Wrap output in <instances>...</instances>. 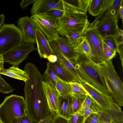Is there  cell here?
Segmentation results:
<instances>
[{
    "label": "cell",
    "instance_id": "1",
    "mask_svg": "<svg viewBox=\"0 0 123 123\" xmlns=\"http://www.w3.org/2000/svg\"><path fill=\"white\" fill-rule=\"evenodd\" d=\"M24 70L28 78L24 88L26 114L37 123L50 113L43 88V75L31 62L27 63Z\"/></svg>",
    "mask_w": 123,
    "mask_h": 123
},
{
    "label": "cell",
    "instance_id": "2",
    "mask_svg": "<svg viewBox=\"0 0 123 123\" xmlns=\"http://www.w3.org/2000/svg\"><path fill=\"white\" fill-rule=\"evenodd\" d=\"M64 13L56 22L58 34L62 37L75 32L82 34L90 23L85 14L69 3L62 0Z\"/></svg>",
    "mask_w": 123,
    "mask_h": 123
},
{
    "label": "cell",
    "instance_id": "3",
    "mask_svg": "<svg viewBox=\"0 0 123 123\" xmlns=\"http://www.w3.org/2000/svg\"><path fill=\"white\" fill-rule=\"evenodd\" d=\"M79 54L78 60L74 65L82 81L109 96L105 83L99 70V64L84 54Z\"/></svg>",
    "mask_w": 123,
    "mask_h": 123
},
{
    "label": "cell",
    "instance_id": "4",
    "mask_svg": "<svg viewBox=\"0 0 123 123\" xmlns=\"http://www.w3.org/2000/svg\"><path fill=\"white\" fill-rule=\"evenodd\" d=\"M99 70L107 87L109 96L120 106H123V84L111 60L99 64Z\"/></svg>",
    "mask_w": 123,
    "mask_h": 123
},
{
    "label": "cell",
    "instance_id": "5",
    "mask_svg": "<svg viewBox=\"0 0 123 123\" xmlns=\"http://www.w3.org/2000/svg\"><path fill=\"white\" fill-rule=\"evenodd\" d=\"M113 0H109L101 13L91 23L102 39L109 37H114L118 32V16L112 8Z\"/></svg>",
    "mask_w": 123,
    "mask_h": 123
},
{
    "label": "cell",
    "instance_id": "6",
    "mask_svg": "<svg viewBox=\"0 0 123 123\" xmlns=\"http://www.w3.org/2000/svg\"><path fill=\"white\" fill-rule=\"evenodd\" d=\"M26 114L23 96L11 95L6 97L0 104V123H18V119Z\"/></svg>",
    "mask_w": 123,
    "mask_h": 123
},
{
    "label": "cell",
    "instance_id": "7",
    "mask_svg": "<svg viewBox=\"0 0 123 123\" xmlns=\"http://www.w3.org/2000/svg\"><path fill=\"white\" fill-rule=\"evenodd\" d=\"M22 42L19 28L13 24H3L0 29V56Z\"/></svg>",
    "mask_w": 123,
    "mask_h": 123
},
{
    "label": "cell",
    "instance_id": "8",
    "mask_svg": "<svg viewBox=\"0 0 123 123\" xmlns=\"http://www.w3.org/2000/svg\"><path fill=\"white\" fill-rule=\"evenodd\" d=\"M82 35L86 39L90 47L91 60L98 64L105 62L102 38L95 28L90 23Z\"/></svg>",
    "mask_w": 123,
    "mask_h": 123
},
{
    "label": "cell",
    "instance_id": "9",
    "mask_svg": "<svg viewBox=\"0 0 123 123\" xmlns=\"http://www.w3.org/2000/svg\"><path fill=\"white\" fill-rule=\"evenodd\" d=\"M36 50L37 48L33 44L22 42L3 55L4 62L12 66L18 67L30 53Z\"/></svg>",
    "mask_w": 123,
    "mask_h": 123
},
{
    "label": "cell",
    "instance_id": "10",
    "mask_svg": "<svg viewBox=\"0 0 123 123\" xmlns=\"http://www.w3.org/2000/svg\"><path fill=\"white\" fill-rule=\"evenodd\" d=\"M54 55L70 77L72 82L81 84L83 81L74 65L64 55L55 40L49 42Z\"/></svg>",
    "mask_w": 123,
    "mask_h": 123
},
{
    "label": "cell",
    "instance_id": "11",
    "mask_svg": "<svg viewBox=\"0 0 123 123\" xmlns=\"http://www.w3.org/2000/svg\"><path fill=\"white\" fill-rule=\"evenodd\" d=\"M30 18L36 28L44 34L49 42L56 39L59 34L55 24L38 15H32Z\"/></svg>",
    "mask_w": 123,
    "mask_h": 123
},
{
    "label": "cell",
    "instance_id": "12",
    "mask_svg": "<svg viewBox=\"0 0 123 123\" xmlns=\"http://www.w3.org/2000/svg\"><path fill=\"white\" fill-rule=\"evenodd\" d=\"M95 103L101 109L109 112V103L112 99L110 96L83 81L81 84Z\"/></svg>",
    "mask_w": 123,
    "mask_h": 123
},
{
    "label": "cell",
    "instance_id": "13",
    "mask_svg": "<svg viewBox=\"0 0 123 123\" xmlns=\"http://www.w3.org/2000/svg\"><path fill=\"white\" fill-rule=\"evenodd\" d=\"M17 24L22 35V42L32 44L36 43L35 32L36 27L30 18L26 16L20 18Z\"/></svg>",
    "mask_w": 123,
    "mask_h": 123
},
{
    "label": "cell",
    "instance_id": "14",
    "mask_svg": "<svg viewBox=\"0 0 123 123\" xmlns=\"http://www.w3.org/2000/svg\"><path fill=\"white\" fill-rule=\"evenodd\" d=\"M53 9L64 11L62 0H35L30 13L32 15H38Z\"/></svg>",
    "mask_w": 123,
    "mask_h": 123
},
{
    "label": "cell",
    "instance_id": "15",
    "mask_svg": "<svg viewBox=\"0 0 123 123\" xmlns=\"http://www.w3.org/2000/svg\"><path fill=\"white\" fill-rule=\"evenodd\" d=\"M43 84L50 112L55 117H56L58 112L61 96L55 88L43 81Z\"/></svg>",
    "mask_w": 123,
    "mask_h": 123
},
{
    "label": "cell",
    "instance_id": "16",
    "mask_svg": "<svg viewBox=\"0 0 123 123\" xmlns=\"http://www.w3.org/2000/svg\"><path fill=\"white\" fill-rule=\"evenodd\" d=\"M35 40L37 50L40 58L47 59L50 55H54L46 37L37 28L36 29Z\"/></svg>",
    "mask_w": 123,
    "mask_h": 123
},
{
    "label": "cell",
    "instance_id": "17",
    "mask_svg": "<svg viewBox=\"0 0 123 123\" xmlns=\"http://www.w3.org/2000/svg\"><path fill=\"white\" fill-rule=\"evenodd\" d=\"M55 40L64 55L74 65L77 62L79 54L75 51L74 47L69 42L67 37L58 35Z\"/></svg>",
    "mask_w": 123,
    "mask_h": 123
},
{
    "label": "cell",
    "instance_id": "18",
    "mask_svg": "<svg viewBox=\"0 0 123 123\" xmlns=\"http://www.w3.org/2000/svg\"><path fill=\"white\" fill-rule=\"evenodd\" d=\"M4 62L3 55L0 56V74L18 80L25 82L27 80V75L25 72L18 67L12 66L8 69L4 68Z\"/></svg>",
    "mask_w": 123,
    "mask_h": 123
},
{
    "label": "cell",
    "instance_id": "19",
    "mask_svg": "<svg viewBox=\"0 0 123 123\" xmlns=\"http://www.w3.org/2000/svg\"><path fill=\"white\" fill-rule=\"evenodd\" d=\"M73 114L71 97L64 98L61 96L58 112L56 116L61 117L68 120Z\"/></svg>",
    "mask_w": 123,
    "mask_h": 123
},
{
    "label": "cell",
    "instance_id": "20",
    "mask_svg": "<svg viewBox=\"0 0 123 123\" xmlns=\"http://www.w3.org/2000/svg\"><path fill=\"white\" fill-rule=\"evenodd\" d=\"M109 0H90L88 10L93 16H97L102 12Z\"/></svg>",
    "mask_w": 123,
    "mask_h": 123
},
{
    "label": "cell",
    "instance_id": "21",
    "mask_svg": "<svg viewBox=\"0 0 123 123\" xmlns=\"http://www.w3.org/2000/svg\"><path fill=\"white\" fill-rule=\"evenodd\" d=\"M49 66L56 76L62 80L69 83L72 82L68 74L58 60L54 63L48 62Z\"/></svg>",
    "mask_w": 123,
    "mask_h": 123
},
{
    "label": "cell",
    "instance_id": "22",
    "mask_svg": "<svg viewBox=\"0 0 123 123\" xmlns=\"http://www.w3.org/2000/svg\"><path fill=\"white\" fill-rule=\"evenodd\" d=\"M55 88L60 96L63 98H66L72 97L69 83L62 80L58 77Z\"/></svg>",
    "mask_w": 123,
    "mask_h": 123
},
{
    "label": "cell",
    "instance_id": "23",
    "mask_svg": "<svg viewBox=\"0 0 123 123\" xmlns=\"http://www.w3.org/2000/svg\"><path fill=\"white\" fill-rule=\"evenodd\" d=\"M43 77L44 82L55 88L57 77L50 68L48 63Z\"/></svg>",
    "mask_w": 123,
    "mask_h": 123
},
{
    "label": "cell",
    "instance_id": "24",
    "mask_svg": "<svg viewBox=\"0 0 123 123\" xmlns=\"http://www.w3.org/2000/svg\"><path fill=\"white\" fill-rule=\"evenodd\" d=\"M64 13V11L57 9H53L39 15L55 24L56 26L58 20Z\"/></svg>",
    "mask_w": 123,
    "mask_h": 123
},
{
    "label": "cell",
    "instance_id": "25",
    "mask_svg": "<svg viewBox=\"0 0 123 123\" xmlns=\"http://www.w3.org/2000/svg\"><path fill=\"white\" fill-rule=\"evenodd\" d=\"M71 89L72 96L86 97L89 94L81 84L71 82L69 83Z\"/></svg>",
    "mask_w": 123,
    "mask_h": 123
},
{
    "label": "cell",
    "instance_id": "26",
    "mask_svg": "<svg viewBox=\"0 0 123 123\" xmlns=\"http://www.w3.org/2000/svg\"><path fill=\"white\" fill-rule=\"evenodd\" d=\"M74 49L75 51L79 54H84L92 59L91 49L88 42L84 37L81 43L75 48Z\"/></svg>",
    "mask_w": 123,
    "mask_h": 123
},
{
    "label": "cell",
    "instance_id": "27",
    "mask_svg": "<svg viewBox=\"0 0 123 123\" xmlns=\"http://www.w3.org/2000/svg\"><path fill=\"white\" fill-rule=\"evenodd\" d=\"M90 0H66V2L86 14Z\"/></svg>",
    "mask_w": 123,
    "mask_h": 123
},
{
    "label": "cell",
    "instance_id": "28",
    "mask_svg": "<svg viewBox=\"0 0 123 123\" xmlns=\"http://www.w3.org/2000/svg\"><path fill=\"white\" fill-rule=\"evenodd\" d=\"M82 34L79 32H75L67 34L65 36L69 42L74 48L79 45L84 39V37Z\"/></svg>",
    "mask_w": 123,
    "mask_h": 123
},
{
    "label": "cell",
    "instance_id": "29",
    "mask_svg": "<svg viewBox=\"0 0 123 123\" xmlns=\"http://www.w3.org/2000/svg\"><path fill=\"white\" fill-rule=\"evenodd\" d=\"M103 53L105 62L111 60L115 57L117 52L112 49L103 41Z\"/></svg>",
    "mask_w": 123,
    "mask_h": 123
},
{
    "label": "cell",
    "instance_id": "30",
    "mask_svg": "<svg viewBox=\"0 0 123 123\" xmlns=\"http://www.w3.org/2000/svg\"><path fill=\"white\" fill-rule=\"evenodd\" d=\"M86 97L73 96L71 97L72 106L73 114L78 111Z\"/></svg>",
    "mask_w": 123,
    "mask_h": 123
},
{
    "label": "cell",
    "instance_id": "31",
    "mask_svg": "<svg viewBox=\"0 0 123 123\" xmlns=\"http://www.w3.org/2000/svg\"><path fill=\"white\" fill-rule=\"evenodd\" d=\"M15 90L5 81L0 74V92L3 94H7Z\"/></svg>",
    "mask_w": 123,
    "mask_h": 123
},
{
    "label": "cell",
    "instance_id": "32",
    "mask_svg": "<svg viewBox=\"0 0 123 123\" xmlns=\"http://www.w3.org/2000/svg\"><path fill=\"white\" fill-rule=\"evenodd\" d=\"M99 108L95 103L86 108L83 115L84 123L86 119L90 115L93 113H97Z\"/></svg>",
    "mask_w": 123,
    "mask_h": 123
},
{
    "label": "cell",
    "instance_id": "33",
    "mask_svg": "<svg viewBox=\"0 0 123 123\" xmlns=\"http://www.w3.org/2000/svg\"><path fill=\"white\" fill-rule=\"evenodd\" d=\"M94 103L95 102L91 97L88 96H87L85 98L78 112L83 115L85 109Z\"/></svg>",
    "mask_w": 123,
    "mask_h": 123
},
{
    "label": "cell",
    "instance_id": "34",
    "mask_svg": "<svg viewBox=\"0 0 123 123\" xmlns=\"http://www.w3.org/2000/svg\"><path fill=\"white\" fill-rule=\"evenodd\" d=\"M67 121L68 123H84L83 115L78 112L74 114Z\"/></svg>",
    "mask_w": 123,
    "mask_h": 123
},
{
    "label": "cell",
    "instance_id": "35",
    "mask_svg": "<svg viewBox=\"0 0 123 123\" xmlns=\"http://www.w3.org/2000/svg\"><path fill=\"white\" fill-rule=\"evenodd\" d=\"M103 41L109 48L117 51V45L113 37H109L103 39Z\"/></svg>",
    "mask_w": 123,
    "mask_h": 123
},
{
    "label": "cell",
    "instance_id": "36",
    "mask_svg": "<svg viewBox=\"0 0 123 123\" xmlns=\"http://www.w3.org/2000/svg\"><path fill=\"white\" fill-rule=\"evenodd\" d=\"M100 117L97 113L92 114L85 120L84 123H99Z\"/></svg>",
    "mask_w": 123,
    "mask_h": 123
},
{
    "label": "cell",
    "instance_id": "37",
    "mask_svg": "<svg viewBox=\"0 0 123 123\" xmlns=\"http://www.w3.org/2000/svg\"><path fill=\"white\" fill-rule=\"evenodd\" d=\"M113 38L117 44V47L119 44L123 43V31L119 28L117 34Z\"/></svg>",
    "mask_w": 123,
    "mask_h": 123
},
{
    "label": "cell",
    "instance_id": "38",
    "mask_svg": "<svg viewBox=\"0 0 123 123\" xmlns=\"http://www.w3.org/2000/svg\"><path fill=\"white\" fill-rule=\"evenodd\" d=\"M123 0H113L111 5L112 8L115 11L118 16L120 7L123 5Z\"/></svg>",
    "mask_w": 123,
    "mask_h": 123
},
{
    "label": "cell",
    "instance_id": "39",
    "mask_svg": "<svg viewBox=\"0 0 123 123\" xmlns=\"http://www.w3.org/2000/svg\"><path fill=\"white\" fill-rule=\"evenodd\" d=\"M18 123H35L33 120L27 114L18 119Z\"/></svg>",
    "mask_w": 123,
    "mask_h": 123
},
{
    "label": "cell",
    "instance_id": "40",
    "mask_svg": "<svg viewBox=\"0 0 123 123\" xmlns=\"http://www.w3.org/2000/svg\"><path fill=\"white\" fill-rule=\"evenodd\" d=\"M117 52L119 53L121 60L122 68H123V43L117 46Z\"/></svg>",
    "mask_w": 123,
    "mask_h": 123
},
{
    "label": "cell",
    "instance_id": "41",
    "mask_svg": "<svg viewBox=\"0 0 123 123\" xmlns=\"http://www.w3.org/2000/svg\"><path fill=\"white\" fill-rule=\"evenodd\" d=\"M54 117L50 113L45 118L37 123H52Z\"/></svg>",
    "mask_w": 123,
    "mask_h": 123
},
{
    "label": "cell",
    "instance_id": "42",
    "mask_svg": "<svg viewBox=\"0 0 123 123\" xmlns=\"http://www.w3.org/2000/svg\"><path fill=\"white\" fill-rule=\"evenodd\" d=\"M35 1V0H23L20 3V6L22 8H26Z\"/></svg>",
    "mask_w": 123,
    "mask_h": 123
},
{
    "label": "cell",
    "instance_id": "43",
    "mask_svg": "<svg viewBox=\"0 0 123 123\" xmlns=\"http://www.w3.org/2000/svg\"><path fill=\"white\" fill-rule=\"evenodd\" d=\"M52 123H68L67 120L61 117L56 116L54 117Z\"/></svg>",
    "mask_w": 123,
    "mask_h": 123
},
{
    "label": "cell",
    "instance_id": "44",
    "mask_svg": "<svg viewBox=\"0 0 123 123\" xmlns=\"http://www.w3.org/2000/svg\"><path fill=\"white\" fill-rule=\"evenodd\" d=\"M47 59L49 62L51 63H54L56 62L58 60L57 58L55 55H49Z\"/></svg>",
    "mask_w": 123,
    "mask_h": 123
},
{
    "label": "cell",
    "instance_id": "45",
    "mask_svg": "<svg viewBox=\"0 0 123 123\" xmlns=\"http://www.w3.org/2000/svg\"><path fill=\"white\" fill-rule=\"evenodd\" d=\"M118 15L119 16V18L123 20V5H121L120 7L119 10Z\"/></svg>",
    "mask_w": 123,
    "mask_h": 123
},
{
    "label": "cell",
    "instance_id": "46",
    "mask_svg": "<svg viewBox=\"0 0 123 123\" xmlns=\"http://www.w3.org/2000/svg\"><path fill=\"white\" fill-rule=\"evenodd\" d=\"M5 16L3 14H0V29L5 20Z\"/></svg>",
    "mask_w": 123,
    "mask_h": 123
}]
</instances>
